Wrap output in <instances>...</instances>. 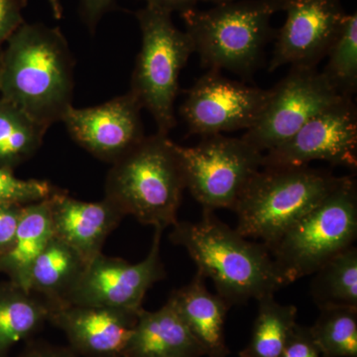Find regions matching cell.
<instances>
[{
  "label": "cell",
  "instance_id": "cell-1",
  "mask_svg": "<svg viewBox=\"0 0 357 357\" xmlns=\"http://www.w3.org/2000/svg\"><path fill=\"white\" fill-rule=\"evenodd\" d=\"M0 56V95L48 129L72 107L74 62L59 28L23 23Z\"/></svg>",
  "mask_w": 357,
  "mask_h": 357
},
{
  "label": "cell",
  "instance_id": "cell-2",
  "mask_svg": "<svg viewBox=\"0 0 357 357\" xmlns=\"http://www.w3.org/2000/svg\"><path fill=\"white\" fill-rule=\"evenodd\" d=\"M170 239L187 250L197 272L213 280L230 307L288 286L266 246L241 236L215 211H203L197 222H177Z\"/></svg>",
  "mask_w": 357,
  "mask_h": 357
},
{
  "label": "cell",
  "instance_id": "cell-3",
  "mask_svg": "<svg viewBox=\"0 0 357 357\" xmlns=\"http://www.w3.org/2000/svg\"><path fill=\"white\" fill-rule=\"evenodd\" d=\"M112 164L105 181V199L124 215L154 229L164 230L177 223L185 185L168 135L145 136Z\"/></svg>",
  "mask_w": 357,
  "mask_h": 357
},
{
  "label": "cell",
  "instance_id": "cell-4",
  "mask_svg": "<svg viewBox=\"0 0 357 357\" xmlns=\"http://www.w3.org/2000/svg\"><path fill=\"white\" fill-rule=\"evenodd\" d=\"M279 11L281 0H234L206 10L192 9L182 17L204 67L250 77L274 37L270 20Z\"/></svg>",
  "mask_w": 357,
  "mask_h": 357
},
{
  "label": "cell",
  "instance_id": "cell-5",
  "mask_svg": "<svg viewBox=\"0 0 357 357\" xmlns=\"http://www.w3.org/2000/svg\"><path fill=\"white\" fill-rule=\"evenodd\" d=\"M342 177L300 167H262L234 206L236 230L267 248L335 189Z\"/></svg>",
  "mask_w": 357,
  "mask_h": 357
},
{
  "label": "cell",
  "instance_id": "cell-6",
  "mask_svg": "<svg viewBox=\"0 0 357 357\" xmlns=\"http://www.w3.org/2000/svg\"><path fill=\"white\" fill-rule=\"evenodd\" d=\"M356 236V180L342 176L337 187L268 250L289 285L354 246Z\"/></svg>",
  "mask_w": 357,
  "mask_h": 357
},
{
  "label": "cell",
  "instance_id": "cell-7",
  "mask_svg": "<svg viewBox=\"0 0 357 357\" xmlns=\"http://www.w3.org/2000/svg\"><path fill=\"white\" fill-rule=\"evenodd\" d=\"M142 44L131 79L130 93L168 135L176 126L178 77L194 46L189 35L174 24L172 14L145 6L136 13Z\"/></svg>",
  "mask_w": 357,
  "mask_h": 357
},
{
  "label": "cell",
  "instance_id": "cell-8",
  "mask_svg": "<svg viewBox=\"0 0 357 357\" xmlns=\"http://www.w3.org/2000/svg\"><path fill=\"white\" fill-rule=\"evenodd\" d=\"M185 189L203 211H234L249 181L263 167V153L243 138L206 136L196 146L172 141Z\"/></svg>",
  "mask_w": 357,
  "mask_h": 357
},
{
  "label": "cell",
  "instance_id": "cell-9",
  "mask_svg": "<svg viewBox=\"0 0 357 357\" xmlns=\"http://www.w3.org/2000/svg\"><path fill=\"white\" fill-rule=\"evenodd\" d=\"M342 98L317 68H291L287 76L269 89L261 114L241 138L266 153Z\"/></svg>",
  "mask_w": 357,
  "mask_h": 357
},
{
  "label": "cell",
  "instance_id": "cell-10",
  "mask_svg": "<svg viewBox=\"0 0 357 357\" xmlns=\"http://www.w3.org/2000/svg\"><path fill=\"white\" fill-rule=\"evenodd\" d=\"M163 231L155 229L147 257L135 264L102 253L96 256L84 267L61 306L77 305L141 311L148 290L165 277L160 255Z\"/></svg>",
  "mask_w": 357,
  "mask_h": 357
},
{
  "label": "cell",
  "instance_id": "cell-11",
  "mask_svg": "<svg viewBox=\"0 0 357 357\" xmlns=\"http://www.w3.org/2000/svg\"><path fill=\"white\" fill-rule=\"evenodd\" d=\"M314 161L356 169L357 109L352 98H340L263 154V167L307 166Z\"/></svg>",
  "mask_w": 357,
  "mask_h": 357
},
{
  "label": "cell",
  "instance_id": "cell-12",
  "mask_svg": "<svg viewBox=\"0 0 357 357\" xmlns=\"http://www.w3.org/2000/svg\"><path fill=\"white\" fill-rule=\"evenodd\" d=\"M269 89L249 86L210 70L189 91L181 115L189 132L206 136L248 130L261 114Z\"/></svg>",
  "mask_w": 357,
  "mask_h": 357
},
{
  "label": "cell",
  "instance_id": "cell-13",
  "mask_svg": "<svg viewBox=\"0 0 357 357\" xmlns=\"http://www.w3.org/2000/svg\"><path fill=\"white\" fill-rule=\"evenodd\" d=\"M286 20L275 33V46L268 70L284 66L317 68L326 57L347 14L340 0H281Z\"/></svg>",
  "mask_w": 357,
  "mask_h": 357
},
{
  "label": "cell",
  "instance_id": "cell-14",
  "mask_svg": "<svg viewBox=\"0 0 357 357\" xmlns=\"http://www.w3.org/2000/svg\"><path fill=\"white\" fill-rule=\"evenodd\" d=\"M142 107L128 91L96 107L68 109L63 122L77 144L114 163L144 139Z\"/></svg>",
  "mask_w": 357,
  "mask_h": 357
},
{
  "label": "cell",
  "instance_id": "cell-15",
  "mask_svg": "<svg viewBox=\"0 0 357 357\" xmlns=\"http://www.w3.org/2000/svg\"><path fill=\"white\" fill-rule=\"evenodd\" d=\"M139 312L63 305L51 310L49 321L65 333L77 356L123 357Z\"/></svg>",
  "mask_w": 357,
  "mask_h": 357
},
{
  "label": "cell",
  "instance_id": "cell-16",
  "mask_svg": "<svg viewBox=\"0 0 357 357\" xmlns=\"http://www.w3.org/2000/svg\"><path fill=\"white\" fill-rule=\"evenodd\" d=\"M50 203L54 236L74 249L86 265L102 255L107 236L126 217L105 198L91 203L58 191Z\"/></svg>",
  "mask_w": 357,
  "mask_h": 357
},
{
  "label": "cell",
  "instance_id": "cell-17",
  "mask_svg": "<svg viewBox=\"0 0 357 357\" xmlns=\"http://www.w3.org/2000/svg\"><path fill=\"white\" fill-rule=\"evenodd\" d=\"M168 301L201 345L204 356H229L225 323L231 307L218 294H211L206 289L203 275L197 272L192 281L174 291Z\"/></svg>",
  "mask_w": 357,
  "mask_h": 357
},
{
  "label": "cell",
  "instance_id": "cell-18",
  "mask_svg": "<svg viewBox=\"0 0 357 357\" xmlns=\"http://www.w3.org/2000/svg\"><path fill=\"white\" fill-rule=\"evenodd\" d=\"M203 349L169 301L154 312L141 310L123 357H202Z\"/></svg>",
  "mask_w": 357,
  "mask_h": 357
},
{
  "label": "cell",
  "instance_id": "cell-19",
  "mask_svg": "<svg viewBox=\"0 0 357 357\" xmlns=\"http://www.w3.org/2000/svg\"><path fill=\"white\" fill-rule=\"evenodd\" d=\"M86 266L74 249L54 236L33 263L26 290L43 298L51 310L61 306Z\"/></svg>",
  "mask_w": 357,
  "mask_h": 357
},
{
  "label": "cell",
  "instance_id": "cell-20",
  "mask_svg": "<svg viewBox=\"0 0 357 357\" xmlns=\"http://www.w3.org/2000/svg\"><path fill=\"white\" fill-rule=\"evenodd\" d=\"M53 236L50 198L25 204L13 243L1 255L2 266L14 284L26 290L33 263Z\"/></svg>",
  "mask_w": 357,
  "mask_h": 357
},
{
  "label": "cell",
  "instance_id": "cell-21",
  "mask_svg": "<svg viewBox=\"0 0 357 357\" xmlns=\"http://www.w3.org/2000/svg\"><path fill=\"white\" fill-rule=\"evenodd\" d=\"M14 286V290L0 295V357L34 335L50 316V305L43 298Z\"/></svg>",
  "mask_w": 357,
  "mask_h": 357
},
{
  "label": "cell",
  "instance_id": "cell-22",
  "mask_svg": "<svg viewBox=\"0 0 357 357\" xmlns=\"http://www.w3.org/2000/svg\"><path fill=\"white\" fill-rule=\"evenodd\" d=\"M256 301L258 312L251 338L239 352V357H279L298 324V309L293 305L277 302L274 294Z\"/></svg>",
  "mask_w": 357,
  "mask_h": 357
},
{
  "label": "cell",
  "instance_id": "cell-23",
  "mask_svg": "<svg viewBox=\"0 0 357 357\" xmlns=\"http://www.w3.org/2000/svg\"><path fill=\"white\" fill-rule=\"evenodd\" d=\"M311 295L319 309L357 307V249L351 246L333 256L317 270Z\"/></svg>",
  "mask_w": 357,
  "mask_h": 357
},
{
  "label": "cell",
  "instance_id": "cell-24",
  "mask_svg": "<svg viewBox=\"0 0 357 357\" xmlns=\"http://www.w3.org/2000/svg\"><path fill=\"white\" fill-rule=\"evenodd\" d=\"M47 130L13 103L0 98V167L11 170L31 158L41 147Z\"/></svg>",
  "mask_w": 357,
  "mask_h": 357
},
{
  "label": "cell",
  "instance_id": "cell-25",
  "mask_svg": "<svg viewBox=\"0 0 357 357\" xmlns=\"http://www.w3.org/2000/svg\"><path fill=\"white\" fill-rule=\"evenodd\" d=\"M310 330L321 357H357V307H321Z\"/></svg>",
  "mask_w": 357,
  "mask_h": 357
},
{
  "label": "cell",
  "instance_id": "cell-26",
  "mask_svg": "<svg viewBox=\"0 0 357 357\" xmlns=\"http://www.w3.org/2000/svg\"><path fill=\"white\" fill-rule=\"evenodd\" d=\"M321 70L340 96L351 98L357 89V15L347 14L337 38L326 54Z\"/></svg>",
  "mask_w": 357,
  "mask_h": 357
},
{
  "label": "cell",
  "instance_id": "cell-27",
  "mask_svg": "<svg viewBox=\"0 0 357 357\" xmlns=\"http://www.w3.org/2000/svg\"><path fill=\"white\" fill-rule=\"evenodd\" d=\"M59 190L47 181L22 180L15 177L11 170L0 167V206H25L51 198Z\"/></svg>",
  "mask_w": 357,
  "mask_h": 357
},
{
  "label": "cell",
  "instance_id": "cell-28",
  "mask_svg": "<svg viewBox=\"0 0 357 357\" xmlns=\"http://www.w3.org/2000/svg\"><path fill=\"white\" fill-rule=\"evenodd\" d=\"M279 357H321L310 326L297 324Z\"/></svg>",
  "mask_w": 357,
  "mask_h": 357
},
{
  "label": "cell",
  "instance_id": "cell-29",
  "mask_svg": "<svg viewBox=\"0 0 357 357\" xmlns=\"http://www.w3.org/2000/svg\"><path fill=\"white\" fill-rule=\"evenodd\" d=\"M24 206L1 204L0 206V251L2 255L10 248L17 231Z\"/></svg>",
  "mask_w": 357,
  "mask_h": 357
},
{
  "label": "cell",
  "instance_id": "cell-30",
  "mask_svg": "<svg viewBox=\"0 0 357 357\" xmlns=\"http://www.w3.org/2000/svg\"><path fill=\"white\" fill-rule=\"evenodd\" d=\"M21 0H0V44L7 41L24 23Z\"/></svg>",
  "mask_w": 357,
  "mask_h": 357
},
{
  "label": "cell",
  "instance_id": "cell-31",
  "mask_svg": "<svg viewBox=\"0 0 357 357\" xmlns=\"http://www.w3.org/2000/svg\"><path fill=\"white\" fill-rule=\"evenodd\" d=\"M20 357H77L70 347H57L44 342H34Z\"/></svg>",
  "mask_w": 357,
  "mask_h": 357
},
{
  "label": "cell",
  "instance_id": "cell-32",
  "mask_svg": "<svg viewBox=\"0 0 357 357\" xmlns=\"http://www.w3.org/2000/svg\"><path fill=\"white\" fill-rule=\"evenodd\" d=\"M114 0H81L82 13L89 28L93 29L112 6Z\"/></svg>",
  "mask_w": 357,
  "mask_h": 357
},
{
  "label": "cell",
  "instance_id": "cell-33",
  "mask_svg": "<svg viewBox=\"0 0 357 357\" xmlns=\"http://www.w3.org/2000/svg\"><path fill=\"white\" fill-rule=\"evenodd\" d=\"M146 2V6L158 10L171 13H178L184 14L192 9L196 8L198 0H143Z\"/></svg>",
  "mask_w": 357,
  "mask_h": 357
},
{
  "label": "cell",
  "instance_id": "cell-34",
  "mask_svg": "<svg viewBox=\"0 0 357 357\" xmlns=\"http://www.w3.org/2000/svg\"><path fill=\"white\" fill-rule=\"evenodd\" d=\"M48 2L55 18L60 20L63 14L62 4H61L60 0H48Z\"/></svg>",
  "mask_w": 357,
  "mask_h": 357
},
{
  "label": "cell",
  "instance_id": "cell-35",
  "mask_svg": "<svg viewBox=\"0 0 357 357\" xmlns=\"http://www.w3.org/2000/svg\"><path fill=\"white\" fill-rule=\"evenodd\" d=\"M198 1L208 2V3L218 6V4L229 3V2L234 1V0H198Z\"/></svg>",
  "mask_w": 357,
  "mask_h": 357
}]
</instances>
